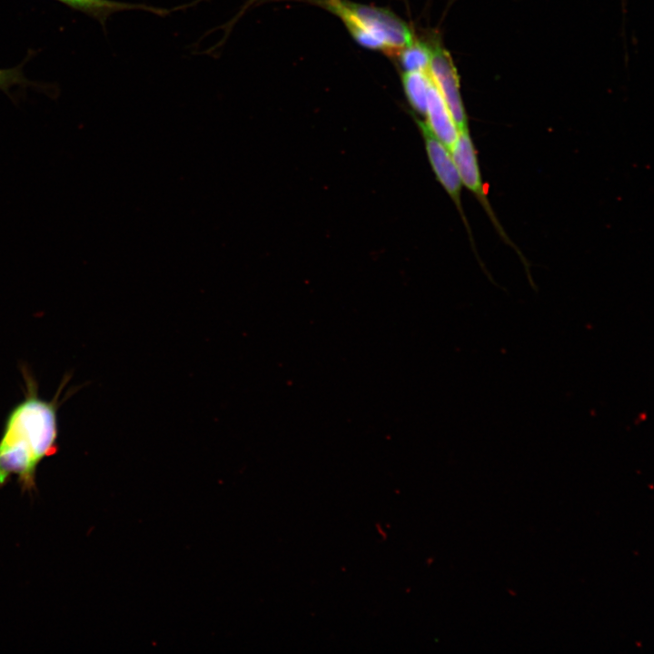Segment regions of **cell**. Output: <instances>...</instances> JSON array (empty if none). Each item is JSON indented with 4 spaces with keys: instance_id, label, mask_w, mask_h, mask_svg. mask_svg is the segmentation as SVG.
Here are the masks:
<instances>
[{
    "instance_id": "6da1fadb",
    "label": "cell",
    "mask_w": 654,
    "mask_h": 654,
    "mask_svg": "<svg viewBox=\"0 0 654 654\" xmlns=\"http://www.w3.org/2000/svg\"><path fill=\"white\" fill-rule=\"evenodd\" d=\"M25 399L8 413L0 439V487L16 476L24 490L35 487L39 463L58 451V393L52 401L38 396V386L27 369Z\"/></svg>"
},
{
    "instance_id": "7a4b0ae2",
    "label": "cell",
    "mask_w": 654,
    "mask_h": 654,
    "mask_svg": "<svg viewBox=\"0 0 654 654\" xmlns=\"http://www.w3.org/2000/svg\"><path fill=\"white\" fill-rule=\"evenodd\" d=\"M266 1L272 0H259L258 4ZM299 1L318 5L340 17L355 41L372 50L396 55L414 39L411 31L401 19L382 7L347 0Z\"/></svg>"
},
{
    "instance_id": "3957f363",
    "label": "cell",
    "mask_w": 654,
    "mask_h": 654,
    "mask_svg": "<svg viewBox=\"0 0 654 654\" xmlns=\"http://www.w3.org/2000/svg\"><path fill=\"white\" fill-rule=\"evenodd\" d=\"M451 154L459 172L461 183L478 199L501 239L518 253V255L526 266V271L530 278L527 261L517 246L510 241L491 208L488 199L487 190L484 186L485 184L481 179L477 151L469 131L459 133V136L451 150Z\"/></svg>"
},
{
    "instance_id": "277c9868",
    "label": "cell",
    "mask_w": 654,
    "mask_h": 654,
    "mask_svg": "<svg viewBox=\"0 0 654 654\" xmlns=\"http://www.w3.org/2000/svg\"><path fill=\"white\" fill-rule=\"evenodd\" d=\"M429 44L430 75L442 95L459 133L469 131L468 119L460 92L459 77L451 54L436 38Z\"/></svg>"
},
{
    "instance_id": "5b68a950",
    "label": "cell",
    "mask_w": 654,
    "mask_h": 654,
    "mask_svg": "<svg viewBox=\"0 0 654 654\" xmlns=\"http://www.w3.org/2000/svg\"><path fill=\"white\" fill-rule=\"evenodd\" d=\"M416 123L423 137L425 149L431 166L436 175L438 182L442 185L444 190L447 192L449 196L455 203L461 214V217L466 226L470 239L472 242L476 254L477 252L472 240L471 232L461 206V193L462 183L455 163L452 159L451 154L446 148V146L437 137L433 135V134L425 124L424 121L416 119ZM476 256H478V254H476Z\"/></svg>"
},
{
    "instance_id": "8992f818",
    "label": "cell",
    "mask_w": 654,
    "mask_h": 654,
    "mask_svg": "<svg viewBox=\"0 0 654 654\" xmlns=\"http://www.w3.org/2000/svg\"><path fill=\"white\" fill-rule=\"evenodd\" d=\"M424 116L427 127L451 152L459 136V130L433 81L430 88Z\"/></svg>"
},
{
    "instance_id": "52a82bcc",
    "label": "cell",
    "mask_w": 654,
    "mask_h": 654,
    "mask_svg": "<svg viewBox=\"0 0 654 654\" xmlns=\"http://www.w3.org/2000/svg\"><path fill=\"white\" fill-rule=\"evenodd\" d=\"M68 7L82 12L100 22L103 25L114 13L128 10H143L164 15L169 10L144 4H134L114 0H55Z\"/></svg>"
},
{
    "instance_id": "ba28073f",
    "label": "cell",
    "mask_w": 654,
    "mask_h": 654,
    "mask_svg": "<svg viewBox=\"0 0 654 654\" xmlns=\"http://www.w3.org/2000/svg\"><path fill=\"white\" fill-rule=\"evenodd\" d=\"M403 90L412 110L424 115L428 95L432 79L429 71L403 72L401 75Z\"/></svg>"
},
{
    "instance_id": "9c48e42d",
    "label": "cell",
    "mask_w": 654,
    "mask_h": 654,
    "mask_svg": "<svg viewBox=\"0 0 654 654\" xmlns=\"http://www.w3.org/2000/svg\"><path fill=\"white\" fill-rule=\"evenodd\" d=\"M397 56L404 72L427 71L431 59L430 44L414 38L399 51Z\"/></svg>"
},
{
    "instance_id": "30bf717a",
    "label": "cell",
    "mask_w": 654,
    "mask_h": 654,
    "mask_svg": "<svg viewBox=\"0 0 654 654\" xmlns=\"http://www.w3.org/2000/svg\"><path fill=\"white\" fill-rule=\"evenodd\" d=\"M35 85V83L25 78L23 72V64L15 67L0 69V90L10 95V90L16 85Z\"/></svg>"
},
{
    "instance_id": "8fae6325",
    "label": "cell",
    "mask_w": 654,
    "mask_h": 654,
    "mask_svg": "<svg viewBox=\"0 0 654 654\" xmlns=\"http://www.w3.org/2000/svg\"><path fill=\"white\" fill-rule=\"evenodd\" d=\"M259 0H247L243 7L242 8L241 14H243L247 8L257 4Z\"/></svg>"
}]
</instances>
